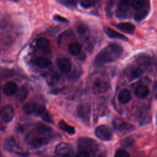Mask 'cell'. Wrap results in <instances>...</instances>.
I'll use <instances>...</instances> for the list:
<instances>
[{"instance_id": "obj_1", "label": "cell", "mask_w": 157, "mask_h": 157, "mask_svg": "<svg viewBox=\"0 0 157 157\" xmlns=\"http://www.w3.org/2000/svg\"><path fill=\"white\" fill-rule=\"evenodd\" d=\"M123 53V48L117 43H112L102 48L96 56L94 64L102 65L117 60Z\"/></svg>"}, {"instance_id": "obj_2", "label": "cell", "mask_w": 157, "mask_h": 157, "mask_svg": "<svg viewBox=\"0 0 157 157\" xmlns=\"http://www.w3.org/2000/svg\"><path fill=\"white\" fill-rule=\"evenodd\" d=\"M77 149V156L88 157L95 155L98 150V145L94 139L89 137H82L78 140Z\"/></svg>"}, {"instance_id": "obj_3", "label": "cell", "mask_w": 157, "mask_h": 157, "mask_svg": "<svg viewBox=\"0 0 157 157\" xmlns=\"http://www.w3.org/2000/svg\"><path fill=\"white\" fill-rule=\"evenodd\" d=\"M112 123L116 131L121 135L128 134L135 130V128L133 125L118 118H115L112 121Z\"/></svg>"}, {"instance_id": "obj_4", "label": "cell", "mask_w": 157, "mask_h": 157, "mask_svg": "<svg viewBox=\"0 0 157 157\" xmlns=\"http://www.w3.org/2000/svg\"><path fill=\"white\" fill-rule=\"evenodd\" d=\"M95 136L103 141H109L113 137V133L109 126L105 124H101L97 126L94 130Z\"/></svg>"}, {"instance_id": "obj_5", "label": "cell", "mask_w": 157, "mask_h": 157, "mask_svg": "<svg viewBox=\"0 0 157 157\" xmlns=\"http://www.w3.org/2000/svg\"><path fill=\"white\" fill-rule=\"evenodd\" d=\"M91 112L90 103H81L77 107V113L79 118L86 123H89Z\"/></svg>"}, {"instance_id": "obj_6", "label": "cell", "mask_w": 157, "mask_h": 157, "mask_svg": "<svg viewBox=\"0 0 157 157\" xmlns=\"http://www.w3.org/2000/svg\"><path fill=\"white\" fill-rule=\"evenodd\" d=\"M37 135L33 136L32 137H29L28 143L34 148H40L47 145L50 142V137L41 135L36 132Z\"/></svg>"}, {"instance_id": "obj_7", "label": "cell", "mask_w": 157, "mask_h": 157, "mask_svg": "<svg viewBox=\"0 0 157 157\" xmlns=\"http://www.w3.org/2000/svg\"><path fill=\"white\" fill-rule=\"evenodd\" d=\"M55 153L60 156H71L74 155L72 147L66 142L59 144L55 148Z\"/></svg>"}, {"instance_id": "obj_8", "label": "cell", "mask_w": 157, "mask_h": 157, "mask_svg": "<svg viewBox=\"0 0 157 157\" xmlns=\"http://www.w3.org/2000/svg\"><path fill=\"white\" fill-rule=\"evenodd\" d=\"M92 89L96 93H104L109 90V83L104 78H97L93 82Z\"/></svg>"}, {"instance_id": "obj_9", "label": "cell", "mask_w": 157, "mask_h": 157, "mask_svg": "<svg viewBox=\"0 0 157 157\" xmlns=\"http://www.w3.org/2000/svg\"><path fill=\"white\" fill-rule=\"evenodd\" d=\"M2 119L5 123L10 122L14 117V110L10 105H5L1 112Z\"/></svg>"}, {"instance_id": "obj_10", "label": "cell", "mask_w": 157, "mask_h": 157, "mask_svg": "<svg viewBox=\"0 0 157 157\" xmlns=\"http://www.w3.org/2000/svg\"><path fill=\"white\" fill-rule=\"evenodd\" d=\"M56 64L63 73H67L71 69V62L67 58H58L56 59Z\"/></svg>"}, {"instance_id": "obj_11", "label": "cell", "mask_w": 157, "mask_h": 157, "mask_svg": "<svg viewBox=\"0 0 157 157\" xmlns=\"http://www.w3.org/2000/svg\"><path fill=\"white\" fill-rule=\"evenodd\" d=\"M130 6L129 0H120L118 5L117 15L120 17H124Z\"/></svg>"}, {"instance_id": "obj_12", "label": "cell", "mask_w": 157, "mask_h": 157, "mask_svg": "<svg viewBox=\"0 0 157 157\" xmlns=\"http://www.w3.org/2000/svg\"><path fill=\"white\" fill-rule=\"evenodd\" d=\"M104 32L105 33L106 35L112 39H120L121 40H124V41H128V39L124 35L119 33L118 32L115 31L114 29H112V28L108 27V26H105L104 28Z\"/></svg>"}, {"instance_id": "obj_13", "label": "cell", "mask_w": 157, "mask_h": 157, "mask_svg": "<svg viewBox=\"0 0 157 157\" xmlns=\"http://www.w3.org/2000/svg\"><path fill=\"white\" fill-rule=\"evenodd\" d=\"M37 47L44 53L50 52V42L48 39L42 37L37 39L36 42Z\"/></svg>"}, {"instance_id": "obj_14", "label": "cell", "mask_w": 157, "mask_h": 157, "mask_svg": "<svg viewBox=\"0 0 157 157\" xmlns=\"http://www.w3.org/2000/svg\"><path fill=\"white\" fill-rule=\"evenodd\" d=\"M36 113L37 116L40 117L45 121L47 123H52L53 121L50 118V116L44 106L39 105L38 107H37L36 110Z\"/></svg>"}, {"instance_id": "obj_15", "label": "cell", "mask_w": 157, "mask_h": 157, "mask_svg": "<svg viewBox=\"0 0 157 157\" xmlns=\"http://www.w3.org/2000/svg\"><path fill=\"white\" fill-rule=\"evenodd\" d=\"M17 84L13 82H8L3 86V93L4 94L8 96H10L13 95L17 90Z\"/></svg>"}, {"instance_id": "obj_16", "label": "cell", "mask_w": 157, "mask_h": 157, "mask_svg": "<svg viewBox=\"0 0 157 157\" xmlns=\"http://www.w3.org/2000/svg\"><path fill=\"white\" fill-rule=\"evenodd\" d=\"M36 132L41 135L50 138L52 133V129L50 126L45 124L39 123L36 128Z\"/></svg>"}, {"instance_id": "obj_17", "label": "cell", "mask_w": 157, "mask_h": 157, "mask_svg": "<svg viewBox=\"0 0 157 157\" xmlns=\"http://www.w3.org/2000/svg\"><path fill=\"white\" fill-rule=\"evenodd\" d=\"M117 28L121 31L126 34H132L135 30V26L129 22L120 23L117 25Z\"/></svg>"}, {"instance_id": "obj_18", "label": "cell", "mask_w": 157, "mask_h": 157, "mask_svg": "<svg viewBox=\"0 0 157 157\" xmlns=\"http://www.w3.org/2000/svg\"><path fill=\"white\" fill-rule=\"evenodd\" d=\"M35 65L39 68L45 69L48 67L52 64L51 60L44 56H39L35 59Z\"/></svg>"}, {"instance_id": "obj_19", "label": "cell", "mask_w": 157, "mask_h": 157, "mask_svg": "<svg viewBox=\"0 0 157 157\" xmlns=\"http://www.w3.org/2000/svg\"><path fill=\"white\" fill-rule=\"evenodd\" d=\"M131 99V94L128 90L124 89L121 90L118 95V100L120 103L127 104Z\"/></svg>"}, {"instance_id": "obj_20", "label": "cell", "mask_w": 157, "mask_h": 157, "mask_svg": "<svg viewBox=\"0 0 157 157\" xmlns=\"http://www.w3.org/2000/svg\"><path fill=\"white\" fill-rule=\"evenodd\" d=\"M15 94L17 99L19 102H23L28 95V89L27 87L22 86L20 88H17Z\"/></svg>"}, {"instance_id": "obj_21", "label": "cell", "mask_w": 157, "mask_h": 157, "mask_svg": "<svg viewBox=\"0 0 157 157\" xmlns=\"http://www.w3.org/2000/svg\"><path fill=\"white\" fill-rule=\"evenodd\" d=\"M150 93L149 88L145 85H139L135 90L136 96L140 99H144L148 96Z\"/></svg>"}, {"instance_id": "obj_22", "label": "cell", "mask_w": 157, "mask_h": 157, "mask_svg": "<svg viewBox=\"0 0 157 157\" xmlns=\"http://www.w3.org/2000/svg\"><path fill=\"white\" fill-rule=\"evenodd\" d=\"M77 31L78 34L80 35V36L82 39H85L88 37L89 34H90V30H89L88 26H86L85 25H84L83 23L78 24L77 26Z\"/></svg>"}, {"instance_id": "obj_23", "label": "cell", "mask_w": 157, "mask_h": 157, "mask_svg": "<svg viewBox=\"0 0 157 157\" xmlns=\"http://www.w3.org/2000/svg\"><path fill=\"white\" fill-rule=\"evenodd\" d=\"M68 51L72 55L78 56L82 52V47L78 42H75L69 45Z\"/></svg>"}, {"instance_id": "obj_24", "label": "cell", "mask_w": 157, "mask_h": 157, "mask_svg": "<svg viewBox=\"0 0 157 157\" xmlns=\"http://www.w3.org/2000/svg\"><path fill=\"white\" fill-rule=\"evenodd\" d=\"M58 125L61 129H62L64 132H66L70 135H74L75 132V129L74 127L69 125L64 120H60L58 123Z\"/></svg>"}, {"instance_id": "obj_25", "label": "cell", "mask_w": 157, "mask_h": 157, "mask_svg": "<svg viewBox=\"0 0 157 157\" xmlns=\"http://www.w3.org/2000/svg\"><path fill=\"white\" fill-rule=\"evenodd\" d=\"M143 72L142 69L140 67H132L128 72V77L130 80H134L139 77Z\"/></svg>"}, {"instance_id": "obj_26", "label": "cell", "mask_w": 157, "mask_h": 157, "mask_svg": "<svg viewBox=\"0 0 157 157\" xmlns=\"http://www.w3.org/2000/svg\"><path fill=\"white\" fill-rule=\"evenodd\" d=\"M37 107V106L36 103L34 102H29L24 105L23 110L25 113L28 115H31L36 112Z\"/></svg>"}, {"instance_id": "obj_27", "label": "cell", "mask_w": 157, "mask_h": 157, "mask_svg": "<svg viewBox=\"0 0 157 157\" xmlns=\"http://www.w3.org/2000/svg\"><path fill=\"white\" fill-rule=\"evenodd\" d=\"M137 63L139 67L141 69H144L148 67L150 65V59L147 56H142L137 59Z\"/></svg>"}, {"instance_id": "obj_28", "label": "cell", "mask_w": 157, "mask_h": 157, "mask_svg": "<svg viewBox=\"0 0 157 157\" xmlns=\"http://www.w3.org/2000/svg\"><path fill=\"white\" fill-rule=\"evenodd\" d=\"M135 144V140L132 137H128L122 139L120 142V145L123 148H130Z\"/></svg>"}, {"instance_id": "obj_29", "label": "cell", "mask_w": 157, "mask_h": 157, "mask_svg": "<svg viewBox=\"0 0 157 157\" xmlns=\"http://www.w3.org/2000/svg\"><path fill=\"white\" fill-rule=\"evenodd\" d=\"M15 141L13 137H8L4 141V148L7 151H10L15 146Z\"/></svg>"}, {"instance_id": "obj_30", "label": "cell", "mask_w": 157, "mask_h": 157, "mask_svg": "<svg viewBox=\"0 0 157 157\" xmlns=\"http://www.w3.org/2000/svg\"><path fill=\"white\" fill-rule=\"evenodd\" d=\"M131 5L134 10H140L144 7L145 5V1L144 0H132Z\"/></svg>"}, {"instance_id": "obj_31", "label": "cell", "mask_w": 157, "mask_h": 157, "mask_svg": "<svg viewBox=\"0 0 157 157\" xmlns=\"http://www.w3.org/2000/svg\"><path fill=\"white\" fill-rule=\"evenodd\" d=\"M96 3V0H81L80 6L85 9H88L93 7Z\"/></svg>"}, {"instance_id": "obj_32", "label": "cell", "mask_w": 157, "mask_h": 157, "mask_svg": "<svg viewBox=\"0 0 157 157\" xmlns=\"http://www.w3.org/2000/svg\"><path fill=\"white\" fill-rule=\"evenodd\" d=\"M148 15V11L147 10H144L142 12H140L139 13H137L134 16V20L136 21H140L142 20H144L147 15Z\"/></svg>"}, {"instance_id": "obj_33", "label": "cell", "mask_w": 157, "mask_h": 157, "mask_svg": "<svg viewBox=\"0 0 157 157\" xmlns=\"http://www.w3.org/2000/svg\"><path fill=\"white\" fill-rule=\"evenodd\" d=\"M129 153L123 149L117 150L115 154V156L116 157H129Z\"/></svg>"}, {"instance_id": "obj_34", "label": "cell", "mask_w": 157, "mask_h": 157, "mask_svg": "<svg viewBox=\"0 0 157 157\" xmlns=\"http://www.w3.org/2000/svg\"><path fill=\"white\" fill-rule=\"evenodd\" d=\"M61 2L69 7H74L77 4V0H61Z\"/></svg>"}, {"instance_id": "obj_35", "label": "cell", "mask_w": 157, "mask_h": 157, "mask_svg": "<svg viewBox=\"0 0 157 157\" xmlns=\"http://www.w3.org/2000/svg\"><path fill=\"white\" fill-rule=\"evenodd\" d=\"M53 19L55 20H56V21H59V22H62V23H68L69 22L68 20L66 18H64V17H61L60 15H55L53 17Z\"/></svg>"}, {"instance_id": "obj_36", "label": "cell", "mask_w": 157, "mask_h": 157, "mask_svg": "<svg viewBox=\"0 0 157 157\" xmlns=\"http://www.w3.org/2000/svg\"><path fill=\"white\" fill-rule=\"evenodd\" d=\"M114 3H115V0H110L107 2L106 7H105V10L108 13H109L110 12L112 8L113 7V6L114 5Z\"/></svg>"}, {"instance_id": "obj_37", "label": "cell", "mask_w": 157, "mask_h": 157, "mask_svg": "<svg viewBox=\"0 0 157 157\" xmlns=\"http://www.w3.org/2000/svg\"><path fill=\"white\" fill-rule=\"evenodd\" d=\"M9 1H13V2H18V1H20V0H9Z\"/></svg>"}, {"instance_id": "obj_38", "label": "cell", "mask_w": 157, "mask_h": 157, "mask_svg": "<svg viewBox=\"0 0 157 157\" xmlns=\"http://www.w3.org/2000/svg\"><path fill=\"white\" fill-rule=\"evenodd\" d=\"M1 110H0V115H1Z\"/></svg>"}, {"instance_id": "obj_39", "label": "cell", "mask_w": 157, "mask_h": 157, "mask_svg": "<svg viewBox=\"0 0 157 157\" xmlns=\"http://www.w3.org/2000/svg\"><path fill=\"white\" fill-rule=\"evenodd\" d=\"M0 156H1V153H0Z\"/></svg>"}]
</instances>
